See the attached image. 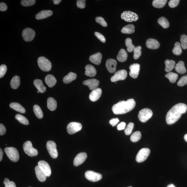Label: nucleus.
<instances>
[{
	"instance_id": "nucleus-11",
	"label": "nucleus",
	"mask_w": 187,
	"mask_h": 187,
	"mask_svg": "<svg viewBox=\"0 0 187 187\" xmlns=\"http://www.w3.org/2000/svg\"><path fill=\"white\" fill-rule=\"evenodd\" d=\"M82 127V125L80 123L74 122H70L68 125L67 131L70 135H72L80 131Z\"/></svg>"
},
{
	"instance_id": "nucleus-28",
	"label": "nucleus",
	"mask_w": 187,
	"mask_h": 187,
	"mask_svg": "<svg viewBox=\"0 0 187 187\" xmlns=\"http://www.w3.org/2000/svg\"><path fill=\"white\" fill-rule=\"evenodd\" d=\"M175 70L179 74H182L186 73V70L185 67L184 63L182 61H179L176 65Z\"/></svg>"
},
{
	"instance_id": "nucleus-55",
	"label": "nucleus",
	"mask_w": 187,
	"mask_h": 187,
	"mask_svg": "<svg viewBox=\"0 0 187 187\" xmlns=\"http://www.w3.org/2000/svg\"><path fill=\"white\" fill-rule=\"evenodd\" d=\"M119 122V120L117 118H114L111 120L109 123L112 127H115Z\"/></svg>"
},
{
	"instance_id": "nucleus-54",
	"label": "nucleus",
	"mask_w": 187,
	"mask_h": 187,
	"mask_svg": "<svg viewBox=\"0 0 187 187\" xmlns=\"http://www.w3.org/2000/svg\"><path fill=\"white\" fill-rule=\"evenodd\" d=\"M6 129L5 126L3 124L1 123L0 124V135L2 136L6 133Z\"/></svg>"
},
{
	"instance_id": "nucleus-44",
	"label": "nucleus",
	"mask_w": 187,
	"mask_h": 187,
	"mask_svg": "<svg viewBox=\"0 0 187 187\" xmlns=\"http://www.w3.org/2000/svg\"><path fill=\"white\" fill-rule=\"evenodd\" d=\"M181 48L183 49H187V35L183 34L181 37Z\"/></svg>"
},
{
	"instance_id": "nucleus-45",
	"label": "nucleus",
	"mask_w": 187,
	"mask_h": 187,
	"mask_svg": "<svg viewBox=\"0 0 187 187\" xmlns=\"http://www.w3.org/2000/svg\"><path fill=\"white\" fill-rule=\"evenodd\" d=\"M35 0H22L21 3L22 5L24 7H29L33 6L35 4Z\"/></svg>"
},
{
	"instance_id": "nucleus-35",
	"label": "nucleus",
	"mask_w": 187,
	"mask_h": 187,
	"mask_svg": "<svg viewBox=\"0 0 187 187\" xmlns=\"http://www.w3.org/2000/svg\"><path fill=\"white\" fill-rule=\"evenodd\" d=\"M165 76V77L169 80L170 82L172 83H175L178 78V75L177 74L171 72H168Z\"/></svg>"
},
{
	"instance_id": "nucleus-52",
	"label": "nucleus",
	"mask_w": 187,
	"mask_h": 187,
	"mask_svg": "<svg viewBox=\"0 0 187 187\" xmlns=\"http://www.w3.org/2000/svg\"><path fill=\"white\" fill-rule=\"evenodd\" d=\"M86 1L85 0H78L77 1V6L78 8L81 9L84 8L86 6Z\"/></svg>"
},
{
	"instance_id": "nucleus-29",
	"label": "nucleus",
	"mask_w": 187,
	"mask_h": 187,
	"mask_svg": "<svg viewBox=\"0 0 187 187\" xmlns=\"http://www.w3.org/2000/svg\"><path fill=\"white\" fill-rule=\"evenodd\" d=\"M10 106L12 108L21 113H25L26 112L25 108L19 103H10Z\"/></svg>"
},
{
	"instance_id": "nucleus-14",
	"label": "nucleus",
	"mask_w": 187,
	"mask_h": 187,
	"mask_svg": "<svg viewBox=\"0 0 187 187\" xmlns=\"http://www.w3.org/2000/svg\"><path fill=\"white\" fill-rule=\"evenodd\" d=\"M38 166L44 172L47 177H49L51 175V169L49 165L46 161H40L38 163Z\"/></svg>"
},
{
	"instance_id": "nucleus-26",
	"label": "nucleus",
	"mask_w": 187,
	"mask_h": 187,
	"mask_svg": "<svg viewBox=\"0 0 187 187\" xmlns=\"http://www.w3.org/2000/svg\"><path fill=\"white\" fill-rule=\"evenodd\" d=\"M45 81L47 85L50 88L54 87L57 83V80L55 77L51 74L47 75L45 77Z\"/></svg>"
},
{
	"instance_id": "nucleus-6",
	"label": "nucleus",
	"mask_w": 187,
	"mask_h": 187,
	"mask_svg": "<svg viewBox=\"0 0 187 187\" xmlns=\"http://www.w3.org/2000/svg\"><path fill=\"white\" fill-rule=\"evenodd\" d=\"M23 148L25 153L31 157L38 155V150L33 147L32 143L30 141H26L24 143Z\"/></svg>"
},
{
	"instance_id": "nucleus-42",
	"label": "nucleus",
	"mask_w": 187,
	"mask_h": 187,
	"mask_svg": "<svg viewBox=\"0 0 187 187\" xmlns=\"http://www.w3.org/2000/svg\"><path fill=\"white\" fill-rule=\"evenodd\" d=\"M141 137V135L140 132L137 131L134 132L132 134L130 137V140L132 142H137L140 139Z\"/></svg>"
},
{
	"instance_id": "nucleus-27",
	"label": "nucleus",
	"mask_w": 187,
	"mask_h": 187,
	"mask_svg": "<svg viewBox=\"0 0 187 187\" xmlns=\"http://www.w3.org/2000/svg\"><path fill=\"white\" fill-rule=\"evenodd\" d=\"M47 107L49 110L51 111H54L57 108V102L54 98H48L47 100Z\"/></svg>"
},
{
	"instance_id": "nucleus-2",
	"label": "nucleus",
	"mask_w": 187,
	"mask_h": 187,
	"mask_svg": "<svg viewBox=\"0 0 187 187\" xmlns=\"http://www.w3.org/2000/svg\"><path fill=\"white\" fill-rule=\"evenodd\" d=\"M136 102L133 99L127 101H121L112 106V110L114 114H122L127 113L135 108Z\"/></svg>"
},
{
	"instance_id": "nucleus-46",
	"label": "nucleus",
	"mask_w": 187,
	"mask_h": 187,
	"mask_svg": "<svg viewBox=\"0 0 187 187\" xmlns=\"http://www.w3.org/2000/svg\"><path fill=\"white\" fill-rule=\"evenodd\" d=\"M187 84V75L182 76L178 81L177 85L179 86H183Z\"/></svg>"
},
{
	"instance_id": "nucleus-50",
	"label": "nucleus",
	"mask_w": 187,
	"mask_h": 187,
	"mask_svg": "<svg viewBox=\"0 0 187 187\" xmlns=\"http://www.w3.org/2000/svg\"><path fill=\"white\" fill-rule=\"evenodd\" d=\"M7 67L6 65H2L0 66V78H2L6 73Z\"/></svg>"
},
{
	"instance_id": "nucleus-47",
	"label": "nucleus",
	"mask_w": 187,
	"mask_h": 187,
	"mask_svg": "<svg viewBox=\"0 0 187 187\" xmlns=\"http://www.w3.org/2000/svg\"><path fill=\"white\" fill-rule=\"evenodd\" d=\"M134 127V124L133 123L130 122L129 123L127 126L124 130L125 134L127 135H129L131 133L132 130Z\"/></svg>"
},
{
	"instance_id": "nucleus-43",
	"label": "nucleus",
	"mask_w": 187,
	"mask_h": 187,
	"mask_svg": "<svg viewBox=\"0 0 187 187\" xmlns=\"http://www.w3.org/2000/svg\"><path fill=\"white\" fill-rule=\"evenodd\" d=\"M141 47L138 46L135 47L133 51L134 52L133 58L135 60L139 58L141 55Z\"/></svg>"
},
{
	"instance_id": "nucleus-40",
	"label": "nucleus",
	"mask_w": 187,
	"mask_h": 187,
	"mask_svg": "<svg viewBox=\"0 0 187 187\" xmlns=\"http://www.w3.org/2000/svg\"><path fill=\"white\" fill-rule=\"evenodd\" d=\"M125 44L127 48V50L129 52L133 51L135 48V45L132 44V40L130 38H127L125 41Z\"/></svg>"
},
{
	"instance_id": "nucleus-49",
	"label": "nucleus",
	"mask_w": 187,
	"mask_h": 187,
	"mask_svg": "<svg viewBox=\"0 0 187 187\" xmlns=\"http://www.w3.org/2000/svg\"><path fill=\"white\" fill-rule=\"evenodd\" d=\"M95 21L96 22L99 24L101 26L103 27L107 26V24L106 21L103 18L101 17H97L96 18Z\"/></svg>"
},
{
	"instance_id": "nucleus-4",
	"label": "nucleus",
	"mask_w": 187,
	"mask_h": 187,
	"mask_svg": "<svg viewBox=\"0 0 187 187\" xmlns=\"http://www.w3.org/2000/svg\"><path fill=\"white\" fill-rule=\"evenodd\" d=\"M4 151L7 156L12 161L16 162L19 160V152L16 148L13 147H6L5 148Z\"/></svg>"
},
{
	"instance_id": "nucleus-48",
	"label": "nucleus",
	"mask_w": 187,
	"mask_h": 187,
	"mask_svg": "<svg viewBox=\"0 0 187 187\" xmlns=\"http://www.w3.org/2000/svg\"><path fill=\"white\" fill-rule=\"evenodd\" d=\"M5 187H16L15 183L13 181H10L8 178H5L3 181Z\"/></svg>"
},
{
	"instance_id": "nucleus-41",
	"label": "nucleus",
	"mask_w": 187,
	"mask_h": 187,
	"mask_svg": "<svg viewBox=\"0 0 187 187\" xmlns=\"http://www.w3.org/2000/svg\"><path fill=\"white\" fill-rule=\"evenodd\" d=\"M15 119L22 124L28 125L29 124V122L28 119L24 116L20 114H17L15 116Z\"/></svg>"
},
{
	"instance_id": "nucleus-39",
	"label": "nucleus",
	"mask_w": 187,
	"mask_h": 187,
	"mask_svg": "<svg viewBox=\"0 0 187 187\" xmlns=\"http://www.w3.org/2000/svg\"><path fill=\"white\" fill-rule=\"evenodd\" d=\"M172 53L176 55H180L182 53V49L180 43L179 42H176L174 45L173 49L172 50Z\"/></svg>"
},
{
	"instance_id": "nucleus-22",
	"label": "nucleus",
	"mask_w": 187,
	"mask_h": 187,
	"mask_svg": "<svg viewBox=\"0 0 187 187\" xmlns=\"http://www.w3.org/2000/svg\"><path fill=\"white\" fill-rule=\"evenodd\" d=\"M35 170L36 176L39 181L43 182L46 180L47 176L39 166L35 167Z\"/></svg>"
},
{
	"instance_id": "nucleus-1",
	"label": "nucleus",
	"mask_w": 187,
	"mask_h": 187,
	"mask_svg": "<svg viewBox=\"0 0 187 187\" xmlns=\"http://www.w3.org/2000/svg\"><path fill=\"white\" fill-rule=\"evenodd\" d=\"M187 111V105L184 103H179L169 111L167 113L166 120L167 124H172L178 120L182 114L186 113Z\"/></svg>"
},
{
	"instance_id": "nucleus-53",
	"label": "nucleus",
	"mask_w": 187,
	"mask_h": 187,
	"mask_svg": "<svg viewBox=\"0 0 187 187\" xmlns=\"http://www.w3.org/2000/svg\"><path fill=\"white\" fill-rule=\"evenodd\" d=\"M95 35L99 39L100 41L103 43H105L106 42V39L104 36L99 32H95L94 33Z\"/></svg>"
},
{
	"instance_id": "nucleus-15",
	"label": "nucleus",
	"mask_w": 187,
	"mask_h": 187,
	"mask_svg": "<svg viewBox=\"0 0 187 187\" xmlns=\"http://www.w3.org/2000/svg\"><path fill=\"white\" fill-rule=\"evenodd\" d=\"M129 68L130 70L129 75L131 77L134 79L137 78L140 70V65L138 63H133L130 65Z\"/></svg>"
},
{
	"instance_id": "nucleus-21",
	"label": "nucleus",
	"mask_w": 187,
	"mask_h": 187,
	"mask_svg": "<svg viewBox=\"0 0 187 187\" xmlns=\"http://www.w3.org/2000/svg\"><path fill=\"white\" fill-rule=\"evenodd\" d=\"M53 14V12L51 10H43L40 12L36 15V19L38 20L46 19Z\"/></svg>"
},
{
	"instance_id": "nucleus-19",
	"label": "nucleus",
	"mask_w": 187,
	"mask_h": 187,
	"mask_svg": "<svg viewBox=\"0 0 187 187\" xmlns=\"http://www.w3.org/2000/svg\"><path fill=\"white\" fill-rule=\"evenodd\" d=\"M101 93H102V90L101 88H99L92 90L89 96L90 100L92 101H97L101 97Z\"/></svg>"
},
{
	"instance_id": "nucleus-34",
	"label": "nucleus",
	"mask_w": 187,
	"mask_h": 187,
	"mask_svg": "<svg viewBox=\"0 0 187 187\" xmlns=\"http://www.w3.org/2000/svg\"><path fill=\"white\" fill-rule=\"evenodd\" d=\"M122 33L127 34L133 33L135 32V27L132 24H129L123 27L121 31Z\"/></svg>"
},
{
	"instance_id": "nucleus-56",
	"label": "nucleus",
	"mask_w": 187,
	"mask_h": 187,
	"mask_svg": "<svg viewBox=\"0 0 187 187\" xmlns=\"http://www.w3.org/2000/svg\"><path fill=\"white\" fill-rule=\"evenodd\" d=\"M8 6L4 3L1 2L0 3V10L1 11L4 12L7 10Z\"/></svg>"
},
{
	"instance_id": "nucleus-24",
	"label": "nucleus",
	"mask_w": 187,
	"mask_h": 187,
	"mask_svg": "<svg viewBox=\"0 0 187 187\" xmlns=\"http://www.w3.org/2000/svg\"><path fill=\"white\" fill-rule=\"evenodd\" d=\"M85 74L87 76L93 77L97 74V70L92 65H88L85 67Z\"/></svg>"
},
{
	"instance_id": "nucleus-60",
	"label": "nucleus",
	"mask_w": 187,
	"mask_h": 187,
	"mask_svg": "<svg viewBox=\"0 0 187 187\" xmlns=\"http://www.w3.org/2000/svg\"><path fill=\"white\" fill-rule=\"evenodd\" d=\"M184 139L187 142V134L185 135L184 136Z\"/></svg>"
},
{
	"instance_id": "nucleus-30",
	"label": "nucleus",
	"mask_w": 187,
	"mask_h": 187,
	"mask_svg": "<svg viewBox=\"0 0 187 187\" xmlns=\"http://www.w3.org/2000/svg\"><path fill=\"white\" fill-rule=\"evenodd\" d=\"M127 53L124 49H121L117 56V59L121 62H124L127 59Z\"/></svg>"
},
{
	"instance_id": "nucleus-37",
	"label": "nucleus",
	"mask_w": 187,
	"mask_h": 187,
	"mask_svg": "<svg viewBox=\"0 0 187 187\" xmlns=\"http://www.w3.org/2000/svg\"><path fill=\"white\" fill-rule=\"evenodd\" d=\"M33 111L34 113L38 118L39 119L42 118L43 117V113L39 105H34L33 106Z\"/></svg>"
},
{
	"instance_id": "nucleus-38",
	"label": "nucleus",
	"mask_w": 187,
	"mask_h": 187,
	"mask_svg": "<svg viewBox=\"0 0 187 187\" xmlns=\"http://www.w3.org/2000/svg\"><path fill=\"white\" fill-rule=\"evenodd\" d=\"M158 22L163 28L165 29L168 28L170 26V23L168 20L164 17L159 18L158 19Z\"/></svg>"
},
{
	"instance_id": "nucleus-16",
	"label": "nucleus",
	"mask_w": 187,
	"mask_h": 187,
	"mask_svg": "<svg viewBox=\"0 0 187 187\" xmlns=\"http://www.w3.org/2000/svg\"><path fill=\"white\" fill-rule=\"evenodd\" d=\"M87 154L82 152L78 154L74 160V166H78L83 164L87 158Z\"/></svg>"
},
{
	"instance_id": "nucleus-8",
	"label": "nucleus",
	"mask_w": 187,
	"mask_h": 187,
	"mask_svg": "<svg viewBox=\"0 0 187 187\" xmlns=\"http://www.w3.org/2000/svg\"><path fill=\"white\" fill-rule=\"evenodd\" d=\"M150 153V150L147 148L141 149L138 152L136 157V161L138 163H141L147 158Z\"/></svg>"
},
{
	"instance_id": "nucleus-20",
	"label": "nucleus",
	"mask_w": 187,
	"mask_h": 187,
	"mask_svg": "<svg viewBox=\"0 0 187 187\" xmlns=\"http://www.w3.org/2000/svg\"><path fill=\"white\" fill-rule=\"evenodd\" d=\"M146 46L149 49H156L159 48L160 43L156 40L150 38L147 40Z\"/></svg>"
},
{
	"instance_id": "nucleus-36",
	"label": "nucleus",
	"mask_w": 187,
	"mask_h": 187,
	"mask_svg": "<svg viewBox=\"0 0 187 187\" xmlns=\"http://www.w3.org/2000/svg\"><path fill=\"white\" fill-rule=\"evenodd\" d=\"M167 1V0H154L152 4L154 8H160L165 6Z\"/></svg>"
},
{
	"instance_id": "nucleus-59",
	"label": "nucleus",
	"mask_w": 187,
	"mask_h": 187,
	"mask_svg": "<svg viewBox=\"0 0 187 187\" xmlns=\"http://www.w3.org/2000/svg\"><path fill=\"white\" fill-rule=\"evenodd\" d=\"M53 1L54 4L58 5L62 1H61V0H54Z\"/></svg>"
},
{
	"instance_id": "nucleus-57",
	"label": "nucleus",
	"mask_w": 187,
	"mask_h": 187,
	"mask_svg": "<svg viewBox=\"0 0 187 187\" xmlns=\"http://www.w3.org/2000/svg\"><path fill=\"white\" fill-rule=\"evenodd\" d=\"M126 126V123L124 122H122L117 125V129L119 130H124Z\"/></svg>"
},
{
	"instance_id": "nucleus-62",
	"label": "nucleus",
	"mask_w": 187,
	"mask_h": 187,
	"mask_svg": "<svg viewBox=\"0 0 187 187\" xmlns=\"http://www.w3.org/2000/svg\"><path fill=\"white\" fill-rule=\"evenodd\" d=\"M37 92H38V93H39L40 92L39 91V90H38Z\"/></svg>"
},
{
	"instance_id": "nucleus-51",
	"label": "nucleus",
	"mask_w": 187,
	"mask_h": 187,
	"mask_svg": "<svg viewBox=\"0 0 187 187\" xmlns=\"http://www.w3.org/2000/svg\"><path fill=\"white\" fill-rule=\"evenodd\" d=\"M179 1V0H171L169 2V6L170 8H175L178 5Z\"/></svg>"
},
{
	"instance_id": "nucleus-31",
	"label": "nucleus",
	"mask_w": 187,
	"mask_h": 187,
	"mask_svg": "<svg viewBox=\"0 0 187 187\" xmlns=\"http://www.w3.org/2000/svg\"><path fill=\"white\" fill-rule=\"evenodd\" d=\"M165 72H170L175 67V62L173 60H166L165 61Z\"/></svg>"
},
{
	"instance_id": "nucleus-12",
	"label": "nucleus",
	"mask_w": 187,
	"mask_h": 187,
	"mask_svg": "<svg viewBox=\"0 0 187 187\" xmlns=\"http://www.w3.org/2000/svg\"><path fill=\"white\" fill-rule=\"evenodd\" d=\"M85 177L89 181L93 182L100 180L102 178V175L101 174L91 170H88L85 172Z\"/></svg>"
},
{
	"instance_id": "nucleus-23",
	"label": "nucleus",
	"mask_w": 187,
	"mask_h": 187,
	"mask_svg": "<svg viewBox=\"0 0 187 187\" xmlns=\"http://www.w3.org/2000/svg\"><path fill=\"white\" fill-rule=\"evenodd\" d=\"M101 59H102V55L100 52L93 54L90 57V61L94 64L97 65L100 64Z\"/></svg>"
},
{
	"instance_id": "nucleus-13",
	"label": "nucleus",
	"mask_w": 187,
	"mask_h": 187,
	"mask_svg": "<svg viewBox=\"0 0 187 187\" xmlns=\"http://www.w3.org/2000/svg\"><path fill=\"white\" fill-rule=\"evenodd\" d=\"M127 76V72L125 70L118 71L115 72L113 76H112L111 80L112 82H116L119 81H122L126 79Z\"/></svg>"
},
{
	"instance_id": "nucleus-5",
	"label": "nucleus",
	"mask_w": 187,
	"mask_h": 187,
	"mask_svg": "<svg viewBox=\"0 0 187 187\" xmlns=\"http://www.w3.org/2000/svg\"><path fill=\"white\" fill-rule=\"evenodd\" d=\"M152 114L151 110L149 108H145L139 111L138 117L141 122L145 123L152 117Z\"/></svg>"
},
{
	"instance_id": "nucleus-7",
	"label": "nucleus",
	"mask_w": 187,
	"mask_h": 187,
	"mask_svg": "<svg viewBox=\"0 0 187 187\" xmlns=\"http://www.w3.org/2000/svg\"><path fill=\"white\" fill-rule=\"evenodd\" d=\"M138 16L137 14L130 11L124 12L121 15V19L127 22H136L138 20Z\"/></svg>"
},
{
	"instance_id": "nucleus-63",
	"label": "nucleus",
	"mask_w": 187,
	"mask_h": 187,
	"mask_svg": "<svg viewBox=\"0 0 187 187\" xmlns=\"http://www.w3.org/2000/svg\"><path fill=\"white\" fill-rule=\"evenodd\" d=\"M128 187H132V186H129Z\"/></svg>"
},
{
	"instance_id": "nucleus-64",
	"label": "nucleus",
	"mask_w": 187,
	"mask_h": 187,
	"mask_svg": "<svg viewBox=\"0 0 187 187\" xmlns=\"http://www.w3.org/2000/svg\"></svg>"
},
{
	"instance_id": "nucleus-32",
	"label": "nucleus",
	"mask_w": 187,
	"mask_h": 187,
	"mask_svg": "<svg viewBox=\"0 0 187 187\" xmlns=\"http://www.w3.org/2000/svg\"><path fill=\"white\" fill-rule=\"evenodd\" d=\"M76 74L72 72H70L67 75L65 76L63 79V81L65 83H69L75 80L77 78Z\"/></svg>"
},
{
	"instance_id": "nucleus-10",
	"label": "nucleus",
	"mask_w": 187,
	"mask_h": 187,
	"mask_svg": "<svg viewBox=\"0 0 187 187\" xmlns=\"http://www.w3.org/2000/svg\"><path fill=\"white\" fill-rule=\"evenodd\" d=\"M35 35V31L32 29L27 28L24 30L22 35L24 41L26 42L32 41L34 39Z\"/></svg>"
},
{
	"instance_id": "nucleus-18",
	"label": "nucleus",
	"mask_w": 187,
	"mask_h": 187,
	"mask_svg": "<svg viewBox=\"0 0 187 187\" xmlns=\"http://www.w3.org/2000/svg\"><path fill=\"white\" fill-rule=\"evenodd\" d=\"M117 62L115 60L108 59L106 61V66L108 71L111 73H113L115 72Z\"/></svg>"
},
{
	"instance_id": "nucleus-17",
	"label": "nucleus",
	"mask_w": 187,
	"mask_h": 187,
	"mask_svg": "<svg viewBox=\"0 0 187 187\" xmlns=\"http://www.w3.org/2000/svg\"><path fill=\"white\" fill-rule=\"evenodd\" d=\"M83 85L88 86L90 90H93L97 88L99 86V82L97 79H92L83 81Z\"/></svg>"
},
{
	"instance_id": "nucleus-61",
	"label": "nucleus",
	"mask_w": 187,
	"mask_h": 187,
	"mask_svg": "<svg viewBox=\"0 0 187 187\" xmlns=\"http://www.w3.org/2000/svg\"><path fill=\"white\" fill-rule=\"evenodd\" d=\"M167 187H175V186L173 184H170L168 185Z\"/></svg>"
},
{
	"instance_id": "nucleus-9",
	"label": "nucleus",
	"mask_w": 187,
	"mask_h": 187,
	"mask_svg": "<svg viewBox=\"0 0 187 187\" xmlns=\"http://www.w3.org/2000/svg\"><path fill=\"white\" fill-rule=\"evenodd\" d=\"M46 146L47 150L51 156L54 159L57 158L58 152L56 143L52 141H48L47 143Z\"/></svg>"
},
{
	"instance_id": "nucleus-3",
	"label": "nucleus",
	"mask_w": 187,
	"mask_h": 187,
	"mask_svg": "<svg viewBox=\"0 0 187 187\" xmlns=\"http://www.w3.org/2000/svg\"><path fill=\"white\" fill-rule=\"evenodd\" d=\"M38 63L39 67L44 72H49L52 68L51 63L48 59L44 57L38 58Z\"/></svg>"
},
{
	"instance_id": "nucleus-25",
	"label": "nucleus",
	"mask_w": 187,
	"mask_h": 187,
	"mask_svg": "<svg viewBox=\"0 0 187 187\" xmlns=\"http://www.w3.org/2000/svg\"><path fill=\"white\" fill-rule=\"evenodd\" d=\"M34 85L41 93H44L46 90V88L40 79H36L34 81Z\"/></svg>"
},
{
	"instance_id": "nucleus-33",
	"label": "nucleus",
	"mask_w": 187,
	"mask_h": 187,
	"mask_svg": "<svg viewBox=\"0 0 187 187\" xmlns=\"http://www.w3.org/2000/svg\"><path fill=\"white\" fill-rule=\"evenodd\" d=\"M20 83V79L19 76H15L10 81L11 87L14 89H16L19 88Z\"/></svg>"
},
{
	"instance_id": "nucleus-58",
	"label": "nucleus",
	"mask_w": 187,
	"mask_h": 187,
	"mask_svg": "<svg viewBox=\"0 0 187 187\" xmlns=\"http://www.w3.org/2000/svg\"><path fill=\"white\" fill-rule=\"evenodd\" d=\"M3 152L1 149H0V161H1L2 160L3 156Z\"/></svg>"
}]
</instances>
